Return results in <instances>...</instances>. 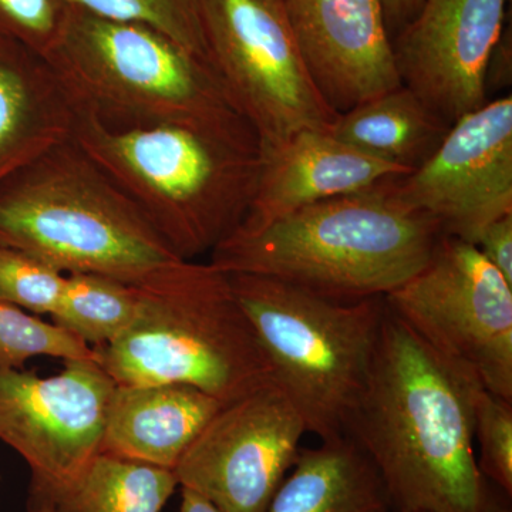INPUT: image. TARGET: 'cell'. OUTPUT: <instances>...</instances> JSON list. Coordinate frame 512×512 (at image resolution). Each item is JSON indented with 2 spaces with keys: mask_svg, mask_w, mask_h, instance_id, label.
Instances as JSON below:
<instances>
[{
  "mask_svg": "<svg viewBox=\"0 0 512 512\" xmlns=\"http://www.w3.org/2000/svg\"><path fill=\"white\" fill-rule=\"evenodd\" d=\"M477 387L386 305L369 379L345 436L376 468L397 511L487 512L493 504L473 446Z\"/></svg>",
  "mask_w": 512,
  "mask_h": 512,
  "instance_id": "6da1fadb",
  "label": "cell"
},
{
  "mask_svg": "<svg viewBox=\"0 0 512 512\" xmlns=\"http://www.w3.org/2000/svg\"><path fill=\"white\" fill-rule=\"evenodd\" d=\"M393 180L316 202L211 252L227 274L268 276L336 302L386 298L426 266L439 225L396 197Z\"/></svg>",
  "mask_w": 512,
  "mask_h": 512,
  "instance_id": "7a4b0ae2",
  "label": "cell"
},
{
  "mask_svg": "<svg viewBox=\"0 0 512 512\" xmlns=\"http://www.w3.org/2000/svg\"><path fill=\"white\" fill-rule=\"evenodd\" d=\"M73 140L185 261L237 231L264 164L255 141L183 124L116 130L80 113Z\"/></svg>",
  "mask_w": 512,
  "mask_h": 512,
  "instance_id": "3957f363",
  "label": "cell"
},
{
  "mask_svg": "<svg viewBox=\"0 0 512 512\" xmlns=\"http://www.w3.org/2000/svg\"><path fill=\"white\" fill-rule=\"evenodd\" d=\"M46 59L79 113L103 126L183 124L259 143L217 70L156 29L70 6Z\"/></svg>",
  "mask_w": 512,
  "mask_h": 512,
  "instance_id": "277c9868",
  "label": "cell"
},
{
  "mask_svg": "<svg viewBox=\"0 0 512 512\" xmlns=\"http://www.w3.org/2000/svg\"><path fill=\"white\" fill-rule=\"evenodd\" d=\"M136 285L130 328L93 348L117 386L187 384L228 404L275 382L227 272L180 259Z\"/></svg>",
  "mask_w": 512,
  "mask_h": 512,
  "instance_id": "5b68a950",
  "label": "cell"
},
{
  "mask_svg": "<svg viewBox=\"0 0 512 512\" xmlns=\"http://www.w3.org/2000/svg\"><path fill=\"white\" fill-rule=\"evenodd\" d=\"M0 247L127 284L181 259L73 138L0 181Z\"/></svg>",
  "mask_w": 512,
  "mask_h": 512,
  "instance_id": "8992f818",
  "label": "cell"
},
{
  "mask_svg": "<svg viewBox=\"0 0 512 512\" xmlns=\"http://www.w3.org/2000/svg\"><path fill=\"white\" fill-rule=\"evenodd\" d=\"M275 382L320 441L345 436L379 342L384 298L336 302L268 278L229 274Z\"/></svg>",
  "mask_w": 512,
  "mask_h": 512,
  "instance_id": "52a82bcc",
  "label": "cell"
},
{
  "mask_svg": "<svg viewBox=\"0 0 512 512\" xmlns=\"http://www.w3.org/2000/svg\"><path fill=\"white\" fill-rule=\"evenodd\" d=\"M384 302L458 376L512 402V285L476 245L443 235Z\"/></svg>",
  "mask_w": 512,
  "mask_h": 512,
  "instance_id": "ba28073f",
  "label": "cell"
},
{
  "mask_svg": "<svg viewBox=\"0 0 512 512\" xmlns=\"http://www.w3.org/2000/svg\"><path fill=\"white\" fill-rule=\"evenodd\" d=\"M211 64L262 154L303 130H326L339 116L313 79L285 0H202Z\"/></svg>",
  "mask_w": 512,
  "mask_h": 512,
  "instance_id": "9c48e42d",
  "label": "cell"
},
{
  "mask_svg": "<svg viewBox=\"0 0 512 512\" xmlns=\"http://www.w3.org/2000/svg\"><path fill=\"white\" fill-rule=\"evenodd\" d=\"M116 386L97 359L64 360L47 377L0 369V441L30 468L28 500L62 490L99 453Z\"/></svg>",
  "mask_w": 512,
  "mask_h": 512,
  "instance_id": "30bf717a",
  "label": "cell"
},
{
  "mask_svg": "<svg viewBox=\"0 0 512 512\" xmlns=\"http://www.w3.org/2000/svg\"><path fill=\"white\" fill-rule=\"evenodd\" d=\"M305 421L274 382L224 404L174 468L221 512H266L301 451Z\"/></svg>",
  "mask_w": 512,
  "mask_h": 512,
  "instance_id": "8fae6325",
  "label": "cell"
},
{
  "mask_svg": "<svg viewBox=\"0 0 512 512\" xmlns=\"http://www.w3.org/2000/svg\"><path fill=\"white\" fill-rule=\"evenodd\" d=\"M396 197L477 245L484 229L512 214V97L488 100L451 124L443 143L413 173L393 180Z\"/></svg>",
  "mask_w": 512,
  "mask_h": 512,
  "instance_id": "7c38bea8",
  "label": "cell"
},
{
  "mask_svg": "<svg viewBox=\"0 0 512 512\" xmlns=\"http://www.w3.org/2000/svg\"><path fill=\"white\" fill-rule=\"evenodd\" d=\"M508 0H424L393 37L400 82L447 123L488 101L485 73L504 33Z\"/></svg>",
  "mask_w": 512,
  "mask_h": 512,
  "instance_id": "4fadbf2b",
  "label": "cell"
},
{
  "mask_svg": "<svg viewBox=\"0 0 512 512\" xmlns=\"http://www.w3.org/2000/svg\"><path fill=\"white\" fill-rule=\"evenodd\" d=\"M285 5L313 79L338 113L402 84L380 0Z\"/></svg>",
  "mask_w": 512,
  "mask_h": 512,
  "instance_id": "5bb4252c",
  "label": "cell"
},
{
  "mask_svg": "<svg viewBox=\"0 0 512 512\" xmlns=\"http://www.w3.org/2000/svg\"><path fill=\"white\" fill-rule=\"evenodd\" d=\"M254 201L238 229L255 231L292 212L355 194L390 178L407 175L342 143L326 130H303L262 154Z\"/></svg>",
  "mask_w": 512,
  "mask_h": 512,
  "instance_id": "9a60e30c",
  "label": "cell"
},
{
  "mask_svg": "<svg viewBox=\"0 0 512 512\" xmlns=\"http://www.w3.org/2000/svg\"><path fill=\"white\" fill-rule=\"evenodd\" d=\"M224 406L187 384L116 386L99 453L173 470L192 441Z\"/></svg>",
  "mask_w": 512,
  "mask_h": 512,
  "instance_id": "2e32d148",
  "label": "cell"
},
{
  "mask_svg": "<svg viewBox=\"0 0 512 512\" xmlns=\"http://www.w3.org/2000/svg\"><path fill=\"white\" fill-rule=\"evenodd\" d=\"M79 114L45 56L0 36V181L73 138Z\"/></svg>",
  "mask_w": 512,
  "mask_h": 512,
  "instance_id": "e0dca14e",
  "label": "cell"
},
{
  "mask_svg": "<svg viewBox=\"0 0 512 512\" xmlns=\"http://www.w3.org/2000/svg\"><path fill=\"white\" fill-rule=\"evenodd\" d=\"M450 127L413 90L400 84L339 113L328 133L410 174L436 153Z\"/></svg>",
  "mask_w": 512,
  "mask_h": 512,
  "instance_id": "ac0fdd59",
  "label": "cell"
},
{
  "mask_svg": "<svg viewBox=\"0 0 512 512\" xmlns=\"http://www.w3.org/2000/svg\"><path fill=\"white\" fill-rule=\"evenodd\" d=\"M266 512H389L376 468L348 437L301 448Z\"/></svg>",
  "mask_w": 512,
  "mask_h": 512,
  "instance_id": "d6986e66",
  "label": "cell"
},
{
  "mask_svg": "<svg viewBox=\"0 0 512 512\" xmlns=\"http://www.w3.org/2000/svg\"><path fill=\"white\" fill-rule=\"evenodd\" d=\"M173 470L97 453L72 483L49 497L53 512H161L178 487Z\"/></svg>",
  "mask_w": 512,
  "mask_h": 512,
  "instance_id": "ffe728a7",
  "label": "cell"
},
{
  "mask_svg": "<svg viewBox=\"0 0 512 512\" xmlns=\"http://www.w3.org/2000/svg\"><path fill=\"white\" fill-rule=\"evenodd\" d=\"M140 306L136 284L99 274H69L52 319L90 348L109 345L130 328Z\"/></svg>",
  "mask_w": 512,
  "mask_h": 512,
  "instance_id": "44dd1931",
  "label": "cell"
},
{
  "mask_svg": "<svg viewBox=\"0 0 512 512\" xmlns=\"http://www.w3.org/2000/svg\"><path fill=\"white\" fill-rule=\"evenodd\" d=\"M69 5L100 18L156 29L211 64L202 0H69Z\"/></svg>",
  "mask_w": 512,
  "mask_h": 512,
  "instance_id": "7402d4cb",
  "label": "cell"
},
{
  "mask_svg": "<svg viewBox=\"0 0 512 512\" xmlns=\"http://www.w3.org/2000/svg\"><path fill=\"white\" fill-rule=\"evenodd\" d=\"M97 359L96 350L55 323L0 302V369L22 370L33 357Z\"/></svg>",
  "mask_w": 512,
  "mask_h": 512,
  "instance_id": "603a6c76",
  "label": "cell"
},
{
  "mask_svg": "<svg viewBox=\"0 0 512 512\" xmlns=\"http://www.w3.org/2000/svg\"><path fill=\"white\" fill-rule=\"evenodd\" d=\"M66 275L42 259L0 247V302L36 313L53 315L62 298Z\"/></svg>",
  "mask_w": 512,
  "mask_h": 512,
  "instance_id": "cb8c5ba5",
  "label": "cell"
},
{
  "mask_svg": "<svg viewBox=\"0 0 512 512\" xmlns=\"http://www.w3.org/2000/svg\"><path fill=\"white\" fill-rule=\"evenodd\" d=\"M474 439L480 446L478 468L504 493L512 494V402L477 387L473 399Z\"/></svg>",
  "mask_w": 512,
  "mask_h": 512,
  "instance_id": "d4e9b609",
  "label": "cell"
},
{
  "mask_svg": "<svg viewBox=\"0 0 512 512\" xmlns=\"http://www.w3.org/2000/svg\"><path fill=\"white\" fill-rule=\"evenodd\" d=\"M69 9V0H0V36L46 57Z\"/></svg>",
  "mask_w": 512,
  "mask_h": 512,
  "instance_id": "484cf974",
  "label": "cell"
},
{
  "mask_svg": "<svg viewBox=\"0 0 512 512\" xmlns=\"http://www.w3.org/2000/svg\"><path fill=\"white\" fill-rule=\"evenodd\" d=\"M476 247L512 285V214L504 215L484 229Z\"/></svg>",
  "mask_w": 512,
  "mask_h": 512,
  "instance_id": "4316f807",
  "label": "cell"
},
{
  "mask_svg": "<svg viewBox=\"0 0 512 512\" xmlns=\"http://www.w3.org/2000/svg\"><path fill=\"white\" fill-rule=\"evenodd\" d=\"M512 74V55L510 35L501 36L495 46L493 55L488 60L487 73H485V92L488 94L494 92V89L500 90L511 84Z\"/></svg>",
  "mask_w": 512,
  "mask_h": 512,
  "instance_id": "83f0119b",
  "label": "cell"
},
{
  "mask_svg": "<svg viewBox=\"0 0 512 512\" xmlns=\"http://www.w3.org/2000/svg\"><path fill=\"white\" fill-rule=\"evenodd\" d=\"M423 2L424 0H380L384 20H386V26L392 40L404 26L412 22Z\"/></svg>",
  "mask_w": 512,
  "mask_h": 512,
  "instance_id": "f1b7e54d",
  "label": "cell"
},
{
  "mask_svg": "<svg viewBox=\"0 0 512 512\" xmlns=\"http://www.w3.org/2000/svg\"><path fill=\"white\" fill-rule=\"evenodd\" d=\"M180 512H221L211 501L190 488L181 487Z\"/></svg>",
  "mask_w": 512,
  "mask_h": 512,
  "instance_id": "f546056e",
  "label": "cell"
},
{
  "mask_svg": "<svg viewBox=\"0 0 512 512\" xmlns=\"http://www.w3.org/2000/svg\"><path fill=\"white\" fill-rule=\"evenodd\" d=\"M29 512H53L52 505L47 503H33L28 504Z\"/></svg>",
  "mask_w": 512,
  "mask_h": 512,
  "instance_id": "4dcf8cb0",
  "label": "cell"
},
{
  "mask_svg": "<svg viewBox=\"0 0 512 512\" xmlns=\"http://www.w3.org/2000/svg\"><path fill=\"white\" fill-rule=\"evenodd\" d=\"M487 512H511V508L507 507V505L495 504L493 501V504H491V507L488 508Z\"/></svg>",
  "mask_w": 512,
  "mask_h": 512,
  "instance_id": "1f68e13d",
  "label": "cell"
}]
</instances>
